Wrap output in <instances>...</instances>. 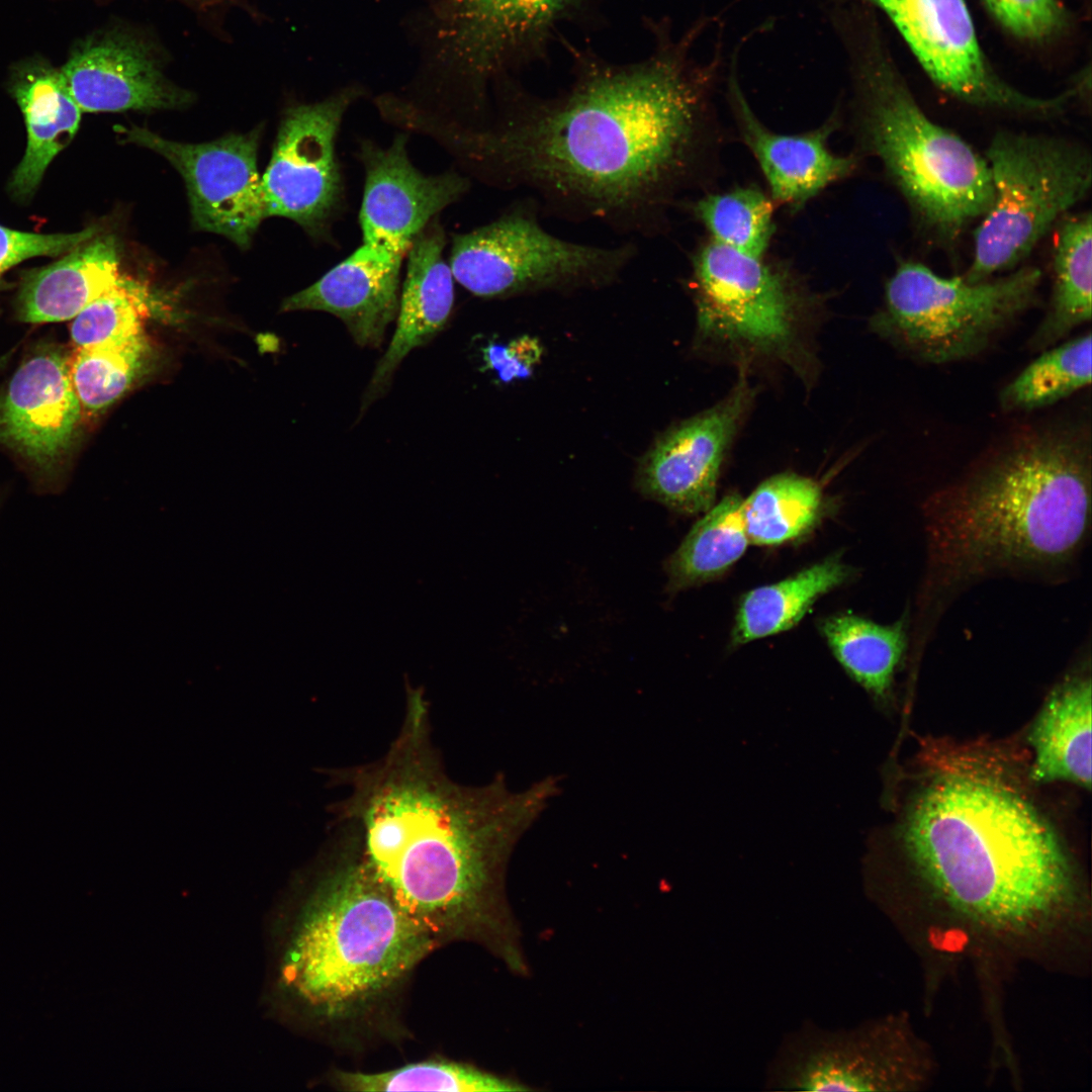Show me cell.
<instances>
[{
  "label": "cell",
  "mask_w": 1092,
  "mask_h": 1092,
  "mask_svg": "<svg viewBox=\"0 0 1092 1092\" xmlns=\"http://www.w3.org/2000/svg\"><path fill=\"white\" fill-rule=\"evenodd\" d=\"M705 25L637 64L588 63L557 97L508 95L494 121L456 144L486 181L557 213L652 234L711 147L721 55L708 64L690 55Z\"/></svg>",
  "instance_id": "6da1fadb"
},
{
  "label": "cell",
  "mask_w": 1092,
  "mask_h": 1092,
  "mask_svg": "<svg viewBox=\"0 0 1092 1092\" xmlns=\"http://www.w3.org/2000/svg\"><path fill=\"white\" fill-rule=\"evenodd\" d=\"M750 399L739 384L726 398L661 438L644 460L641 491L681 514L714 505L720 469Z\"/></svg>",
  "instance_id": "2e32d148"
},
{
  "label": "cell",
  "mask_w": 1092,
  "mask_h": 1092,
  "mask_svg": "<svg viewBox=\"0 0 1092 1092\" xmlns=\"http://www.w3.org/2000/svg\"><path fill=\"white\" fill-rule=\"evenodd\" d=\"M126 140L164 157L182 176L194 225L224 236L242 249L250 246L266 218L257 167L260 129L188 144L167 140L147 128H122Z\"/></svg>",
  "instance_id": "5bb4252c"
},
{
  "label": "cell",
  "mask_w": 1092,
  "mask_h": 1092,
  "mask_svg": "<svg viewBox=\"0 0 1092 1092\" xmlns=\"http://www.w3.org/2000/svg\"><path fill=\"white\" fill-rule=\"evenodd\" d=\"M359 96L360 89L351 86L286 110L261 177L266 218H289L314 237L325 233L343 196L337 134L345 112Z\"/></svg>",
  "instance_id": "4fadbf2b"
},
{
  "label": "cell",
  "mask_w": 1092,
  "mask_h": 1092,
  "mask_svg": "<svg viewBox=\"0 0 1092 1092\" xmlns=\"http://www.w3.org/2000/svg\"><path fill=\"white\" fill-rule=\"evenodd\" d=\"M728 100L740 136L757 161L776 201L793 209L800 208L855 170L857 161L853 156L836 155L828 148L836 114L819 128L806 133L774 132L750 108L739 86L734 64L728 80Z\"/></svg>",
  "instance_id": "d6986e66"
},
{
  "label": "cell",
  "mask_w": 1092,
  "mask_h": 1092,
  "mask_svg": "<svg viewBox=\"0 0 1092 1092\" xmlns=\"http://www.w3.org/2000/svg\"><path fill=\"white\" fill-rule=\"evenodd\" d=\"M1034 748L1031 778L1091 786V680L1078 675L1059 686L1029 734Z\"/></svg>",
  "instance_id": "603a6c76"
},
{
  "label": "cell",
  "mask_w": 1092,
  "mask_h": 1092,
  "mask_svg": "<svg viewBox=\"0 0 1092 1092\" xmlns=\"http://www.w3.org/2000/svg\"><path fill=\"white\" fill-rule=\"evenodd\" d=\"M832 16L849 58L863 148L882 162L920 224L939 242H954L992 204L986 159L922 110L871 8L839 5Z\"/></svg>",
  "instance_id": "8992f818"
},
{
  "label": "cell",
  "mask_w": 1092,
  "mask_h": 1092,
  "mask_svg": "<svg viewBox=\"0 0 1092 1092\" xmlns=\"http://www.w3.org/2000/svg\"><path fill=\"white\" fill-rule=\"evenodd\" d=\"M112 236L93 238L62 260L29 275L19 295V316L27 323L74 318L120 278Z\"/></svg>",
  "instance_id": "7402d4cb"
},
{
  "label": "cell",
  "mask_w": 1092,
  "mask_h": 1092,
  "mask_svg": "<svg viewBox=\"0 0 1092 1092\" xmlns=\"http://www.w3.org/2000/svg\"><path fill=\"white\" fill-rule=\"evenodd\" d=\"M694 211L711 240L753 257H763L776 230L772 203L756 187L705 195Z\"/></svg>",
  "instance_id": "1f68e13d"
},
{
  "label": "cell",
  "mask_w": 1092,
  "mask_h": 1092,
  "mask_svg": "<svg viewBox=\"0 0 1092 1092\" xmlns=\"http://www.w3.org/2000/svg\"><path fill=\"white\" fill-rule=\"evenodd\" d=\"M1091 213L1064 220L1053 252V287L1049 309L1029 341L1033 350L1046 349L1091 320Z\"/></svg>",
  "instance_id": "cb8c5ba5"
},
{
  "label": "cell",
  "mask_w": 1092,
  "mask_h": 1092,
  "mask_svg": "<svg viewBox=\"0 0 1092 1092\" xmlns=\"http://www.w3.org/2000/svg\"><path fill=\"white\" fill-rule=\"evenodd\" d=\"M536 203H520L492 221L453 237L449 266L454 279L479 297L606 280L633 258L629 245L599 247L546 231Z\"/></svg>",
  "instance_id": "30bf717a"
},
{
  "label": "cell",
  "mask_w": 1092,
  "mask_h": 1092,
  "mask_svg": "<svg viewBox=\"0 0 1092 1092\" xmlns=\"http://www.w3.org/2000/svg\"><path fill=\"white\" fill-rule=\"evenodd\" d=\"M1091 335L1049 349L1026 366L1000 394L1005 411L1053 404L1091 382Z\"/></svg>",
  "instance_id": "4dcf8cb0"
},
{
  "label": "cell",
  "mask_w": 1092,
  "mask_h": 1092,
  "mask_svg": "<svg viewBox=\"0 0 1092 1092\" xmlns=\"http://www.w3.org/2000/svg\"><path fill=\"white\" fill-rule=\"evenodd\" d=\"M152 297L144 283L120 276L81 310L71 326L75 348L115 343L145 334Z\"/></svg>",
  "instance_id": "d6a6232c"
},
{
  "label": "cell",
  "mask_w": 1092,
  "mask_h": 1092,
  "mask_svg": "<svg viewBox=\"0 0 1092 1092\" xmlns=\"http://www.w3.org/2000/svg\"><path fill=\"white\" fill-rule=\"evenodd\" d=\"M97 232V228L91 226L74 234L41 235L0 225V275L31 257L58 256L71 252L93 239Z\"/></svg>",
  "instance_id": "e575fe53"
},
{
  "label": "cell",
  "mask_w": 1092,
  "mask_h": 1092,
  "mask_svg": "<svg viewBox=\"0 0 1092 1092\" xmlns=\"http://www.w3.org/2000/svg\"><path fill=\"white\" fill-rule=\"evenodd\" d=\"M1090 441L1075 429L1019 434L923 506L926 564L915 636L957 592L997 572L1067 566L1090 525Z\"/></svg>",
  "instance_id": "3957f363"
},
{
  "label": "cell",
  "mask_w": 1092,
  "mask_h": 1092,
  "mask_svg": "<svg viewBox=\"0 0 1092 1092\" xmlns=\"http://www.w3.org/2000/svg\"><path fill=\"white\" fill-rule=\"evenodd\" d=\"M742 502L738 494L726 495L693 526L665 564L670 589L710 580L744 554L749 539Z\"/></svg>",
  "instance_id": "4316f807"
},
{
  "label": "cell",
  "mask_w": 1092,
  "mask_h": 1092,
  "mask_svg": "<svg viewBox=\"0 0 1092 1092\" xmlns=\"http://www.w3.org/2000/svg\"><path fill=\"white\" fill-rule=\"evenodd\" d=\"M542 349L537 340L523 336L507 346L490 344L484 353L486 364L497 371L503 381L526 378L533 372Z\"/></svg>",
  "instance_id": "d590c367"
},
{
  "label": "cell",
  "mask_w": 1092,
  "mask_h": 1092,
  "mask_svg": "<svg viewBox=\"0 0 1092 1092\" xmlns=\"http://www.w3.org/2000/svg\"><path fill=\"white\" fill-rule=\"evenodd\" d=\"M983 1L1005 31L1029 44H1050L1065 36L1071 27L1069 12L1060 0Z\"/></svg>",
  "instance_id": "836d02e7"
},
{
  "label": "cell",
  "mask_w": 1092,
  "mask_h": 1092,
  "mask_svg": "<svg viewBox=\"0 0 1092 1092\" xmlns=\"http://www.w3.org/2000/svg\"><path fill=\"white\" fill-rule=\"evenodd\" d=\"M27 129L23 159L11 180L14 193L26 196L38 186L52 160L73 140L82 111L60 70L41 60L17 66L11 80Z\"/></svg>",
  "instance_id": "44dd1931"
},
{
  "label": "cell",
  "mask_w": 1092,
  "mask_h": 1092,
  "mask_svg": "<svg viewBox=\"0 0 1092 1092\" xmlns=\"http://www.w3.org/2000/svg\"><path fill=\"white\" fill-rule=\"evenodd\" d=\"M579 0H437L429 19L425 70L431 91L466 94L475 108L489 85L540 51Z\"/></svg>",
  "instance_id": "9c48e42d"
},
{
  "label": "cell",
  "mask_w": 1092,
  "mask_h": 1092,
  "mask_svg": "<svg viewBox=\"0 0 1092 1092\" xmlns=\"http://www.w3.org/2000/svg\"><path fill=\"white\" fill-rule=\"evenodd\" d=\"M701 336L752 355H784L795 340L802 295L791 275L713 240L693 257Z\"/></svg>",
  "instance_id": "8fae6325"
},
{
  "label": "cell",
  "mask_w": 1092,
  "mask_h": 1092,
  "mask_svg": "<svg viewBox=\"0 0 1092 1092\" xmlns=\"http://www.w3.org/2000/svg\"><path fill=\"white\" fill-rule=\"evenodd\" d=\"M1041 281L1035 267L994 280L944 278L917 262H901L887 281L872 326L912 358L930 364L977 355L1034 305Z\"/></svg>",
  "instance_id": "ba28073f"
},
{
  "label": "cell",
  "mask_w": 1092,
  "mask_h": 1092,
  "mask_svg": "<svg viewBox=\"0 0 1092 1092\" xmlns=\"http://www.w3.org/2000/svg\"><path fill=\"white\" fill-rule=\"evenodd\" d=\"M60 71L82 112L174 109L193 100L165 75L155 47L122 29L87 37Z\"/></svg>",
  "instance_id": "9a60e30c"
},
{
  "label": "cell",
  "mask_w": 1092,
  "mask_h": 1092,
  "mask_svg": "<svg viewBox=\"0 0 1092 1092\" xmlns=\"http://www.w3.org/2000/svg\"><path fill=\"white\" fill-rule=\"evenodd\" d=\"M314 885L285 957V981L317 1019L346 1022L392 994L438 942L406 916L354 836Z\"/></svg>",
  "instance_id": "5b68a950"
},
{
  "label": "cell",
  "mask_w": 1092,
  "mask_h": 1092,
  "mask_svg": "<svg viewBox=\"0 0 1092 1092\" xmlns=\"http://www.w3.org/2000/svg\"><path fill=\"white\" fill-rule=\"evenodd\" d=\"M822 509V491L814 480L784 473L760 483L742 502L749 542L779 545L808 533Z\"/></svg>",
  "instance_id": "83f0119b"
},
{
  "label": "cell",
  "mask_w": 1092,
  "mask_h": 1092,
  "mask_svg": "<svg viewBox=\"0 0 1092 1092\" xmlns=\"http://www.w3.org/2000/svg\"><path fill=\"white\" fill-rule=\"evenodd\" d=\"M405 692L403 723L386 754L334 771L349 788L334 812L353 825L376 881L438 944L474 941L526 974L506 870L521 837L559 793L560 779L546 777L520 792L502 775L481 787L453 782L431 742L424 690L407 685Z\"/></svg>",
  "instance_id": "7a4b0ae2"
},
{
  "label": "cell",
  "mask_w": 1092,
  "mask_h": 1092,
  "mask_svg": "<svg viewBox=\"0 0 1092 1092\" xmlns=\"http://www.w3.org/2000/svg\"><path fill=\"white\" fill-rule=\"evenodd\" d=\"M150 357L145 334L115 343L75 348L68 369L82 411L97 414L122 396Z\"/></svg>",
  "instance_id": "f1b7e54d"
},
{
  "label": "cell",
  "mask_w": 1092,
  "mask_h": 1092,
  "mask_svg": "<svg viewBox=\"0 0 1092 1092\" xmlns=\"http://www.w3.org/2000/svg\"><path fill=\"white\" fill-rule=\"evenodd\" d=\"M335 1083L348 1091H449L502 1092L525 1091L523 1083L495 1075L474 1066L449 1061L429 1060L379 1072H337Z\"/></svg>",
  "instance_id": "f546056e"
},
{
  "label": "cell",
  "mask_w": 1092,
  "mask_h": 1092,
  "mask_svg": "<svg viewBox=\"0 0 1092 1092\" xmlns=\"http://www.w3.org/2000/svg\"><path fill=\"white\" fill-rule=\"evenodd\" d=\"M829 1L883 11L930 80L964 103L1043 118L1061 114L1070 103L1068 91L1042 98L1025 94L1005 81L980 46L965 0Z\"/></svg>",
  "instance_id": "7c38bea8"
},
{
  "label": "cell",
  "mask_w": 1092,
  "mask_h": 1092,
  "mask_svg": "<svg viewBox=\"0 0 1092 1092\" xmlns=\"http://www.w3.org/2000/svg\"><path fill=\"white\" fill-rule=\"evenodd\" d=\"M884 1025L827 1030L808 1024L787 1035L766 1087L785 1091H881L897 1084Z\"/></svg>",
  "instance_id": "e0dca14e"
},
{
  "label": "cell",
  "mask_w": 1092,
  "mask_h": 1092,
  "mask_svg": "<svg viewBox=\"0 0 1092 1092\" xmlns=\"http://www.w3.org/2000/svg\"><path fill=\"white\" fill-rule=\"evenodd\" d=\"M850 574L846 564L831 557L784 580L751 589L739 604L733 642L744 644L793 628L819 598L842 584Z\"/></svg>",
  "instance_id": "d4e9b609"
},
{
  "label": "cell",
  "mask_w": 1092,
  "mask_h": 1092,
  "mask_svg": "<svg viewBox=\"0 0 1092 1092\" xmlns=\"http://www.w3.org/2000/svg\"><path fill=\"white\" fill-rule=\"evenodd\" d=\"M993 200L974 232L963 278L989 279L1020 264L1091 188L1089 151L1060 136L1000 131L986 154Z\"/></svg>",
  "instance_id": "52a82bcc"
},
{
  "label": "cell",
  "mask_w": 1092,
  "mask_h": 1092,
  "mask_svg": "<svg viewBox=\"0 0 1092 1092\" xmlns=\"http://www.w3.org/2000/svg\"><path fill=\"white\" fill-rule=\"evenodd\" d=\"M908 615L881 625L853 614L833 615L821 631L833 655L859 686L877 699H885L896 669L909 647Z\"/></svg>",
  "instance_id": "484cf974"
},
{
  "label": "cell",
  "mask_w": 1092,
  "mask_h": 1092,
  "mask_svg": "<svg viewBox=\"0 0 1092 1092\" xmlns=\"http://www.w3.org/2000/svg\"><path fill=\"white\" fill-rule=\"evenodd\" d=\"M435 218L416 236L407 251L396 329L374 370L366 393L368 401L387 385L411 351L428 343L444 328L452 311L454 277L443 258L445 234Z\"/></svg>",
  "instance_id": "ffe728a7"
},
{
  "label": "cell",
  "mask_w": 1092,
  "mask_h": 1092,
  "mask_svg": "<svg viewBox=\"0 0 1092 1092\" xmlns=\"http://www.w3.org/2000/svg\"><path fill=\"white\" fill-rule=\"evenodd\" d=\"M903 836L934 890L990 927L1034 929L1073 898L1071 868L1052 828L995 785L965 778L931 784L910 809Z\"/></svg>",
  "instance_id": "277c9868"
},
{
  "label": "cell",
  "mask_w": 1092,
  "mask_h": 1092,
  "mask_svg": "<svg viewBox=\"0 0 1092 1092\" xmlns=\"http://www.w3.org/2000/svg\"><path fill=\"white\" fill-rule=\"evenodd\" d=\"M81 412L68 357L40 352L18 368L0 397V443L50 468L71 448Z\"/></svg>",
  "instance_id": "ac0fdd59"
}]
</instances>
